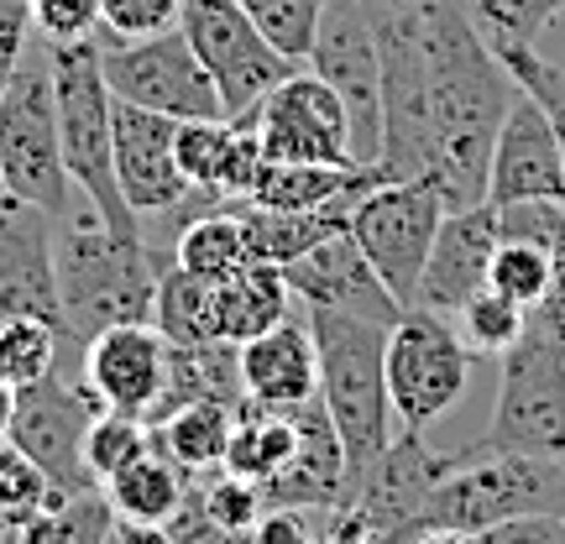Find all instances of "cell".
Instances as JSON below:
<instances>
[{"instance_id": "6da1fadb", "label": "cell", "mask_w": 565, "mask_h": 544, "mask_svg": "<svg viewBox=\"0 0 565 544\" xmlns=\"http://www.w3.org/2000/svg\"><path fill=\"white\" fill-rule=\"evenodd\" d=\"M419 6L424 53H429V110H435V147H440L435 189L450 210H461L487 200L492 141L503 131L508 105L519 100V84L477 32L466 0H419Z\"/></svg>"}, {"instance_id": "7a4b0ae2", "label": "cell", "mask_w": 565, "mask_h": 544, "mask_svg": "<svg viewBox=\"0 0 565 544\" xmlns=\"http://www.w3.org/2000/svg\"><path fill=\"white\" fill-rule=\"evenodd\" d=\"M53 263H58L63 330L68 341H79V356L110 324L152 320L162 257H152L141 236H121L95 210H84L53 236Z\"/></svg>"}, {"instance_id": "3957f363", "label": "cell", "mask_w": 565, "mask_h": 544, "mask_svg": "<svg viewBox=\"0 0 565 544\" xmlns=\"http://www.w3.org/2000/svg\"><path fill=\"white\" fill-rule=\"evenodd\" d=\"M303 320L315 330L320 351V404L335 424L345 445V471L351 492L362 482V471L387 450L393 440V398H387V330L393 324L356 320L341 309H309Z\"/></svg>"}, {"instance_id": "277c9868", "label": "cell", "mask_w": 565, "mask_h": 544, "mask_svg": "<svg viewBox=\"0 0 565 544\" xmlns=\"http://www.w3.org/2000/svg\"><path fill=\"white\" fill-rule=\"evenodd\" d=\"M47 58H53V95H58L68 179L110 231L141 236V215L126 204L121 179H116V95L105 84L100 42H47Z\"/></svg>"}, {"instance_id": "5b68a950", "label": "cell", "mask_w": 565, "mask_h": 544, "mask_svg": "<svg viewBox=\"0 0 565 544\" xmlns=\"http://www.w3.org/2000/svg\"><path fill=\"white\" fill-rule=\"evenodd\" d=\"M377 58H383V179H429L440 173L435 110H429V53H424L419 0H366Z\"/></svg>"}, {"instance_id": "8992f818", "label": "cell", "mask_w": 565, "mask_h": 544, "mask_svg": "<svg viewBox=\"0 0 565 544\" xmlns=\"http://www.w3.org/2000/svg\"><path fill=\"white\" fill-rule=\"evenodd\" d=\"M0 189L21 204H38L53 221L74 210V179L63 168L58 95L47 42L26 47L11 89L0 95Z\"/></svg>"}, {"instance_id": "52a82bcc", "label": "cell", "mask_w": 565, "mask_h": 544, "mask_svg": "<svg viewBox=\"0 0 565 544\" xmlns=\"http://www.w3.org/2000/svg\"><path fill=\"white\" fill-rule=\"evenodd\" d=\"M524 513H561L565 519V461L456 450V466L424 503L419 529L424 534L429 529L482 534V529L524 519Z\"/></svg>"}, {"instance_id": "ba28073f", "label": "cell", "mask_w": 565, "mask_h": 544, "mask_svg": "<svg viewBox=\"0 0 565 544\" xmlns=\"http://www.w3.org/2000/svg\"><path fill=\"white\" fill-rule=\"evenodd\" d=\"M477 456H540L565 461V345L529 335L503 356V383Z\"/></svg>"}, {"instance_id": "9c48e42d", "label": "cell", "mask_w": 565, "mask_h": 544, "mask_svg": "<svg viewBox=\"0 0 565 544\" xmlns=\"http://www.w3.org/2000/svg\"><path fill=\"white\" fill-rule=\"evenodd\" d=\"M445 210L450 204L429 179H387L351 200L345 231H351V242L366 252V263L377 267V278L393 288V299L404 309H414L419 273L429 263V246H435Z\"/></svg>"}, {"instance_id": "30bf717a", "label": "cell", "mask_w": 565, "mask_h": 544, "mask_svg": "<svg viewBox=\"0 0 565 544\" xmlns=\"http://www.w3.org/2000/svg\"><path fill=\"white\" fill-rule=\"evenodd\" d=\"M471 351L461 330L435 309H404L387 330V398L398 429H429L461 404L471 383Z\"/></svg>"}, {"instance_id": "8fae6325", "label": "cell", "mask_w": 565, "mask_h": 544, "mask_svg": "<svg viewBox=\"0 0 565 544\" xmlns=\"http://www.w3.org/2000/svg\"><path fill=\"white\" fill-rule=\"evenodd\" d=\"M179 26L189 47L200 53L204 74L221 89L225 121H246L267 100L273 84H282L294 68H303V63H288L257 32V21L242 11V0H183Z\"/></svg>"}, {"instance_id": "7c38bea8", "label": "cell", "mask_w": 565, "mask_h": 544, "mask_svg": "<svg viewBox=\"0 0 565 544\" xmlns=\"http://www.w3.org/2000/svg\"><path fill=\"white\" fill-rule=\"evenodd\" d=\"M105 84L110 95L141 110H158L173 121H215L225 116L221 89L204 74L200 53L189 47L183 26H168L158 38L137 42H100Z\"/></svg>"}, {"instance_id": "4fadbf2b", "label": "cell", "mask_w": 565, "mask_h": 544, "mask_svg": "<svg viewBox=\"0 0 565 544\" xmlns=\"http://www.w3.org/2000/svg\"><path fill=\"white\" fill-rule=\"evenodd\" d=\"M351 116V152L356 162H377L383 152V58H377V32L366 0H324L320 32L309 47V63Z\"/></svg>"}, {"instance_id": "5bb4252c", "label": "cell", "mask_w": 565, "mask_h": 544, "mask_svg": "<svg viewBox=\"0 0 565 544\" xmlns=\"http://www.w3.org/2000/svg\"><path fill=\"white\" fill-rule=\"evenodd\" d=\"M100 404L89 398V387H74L58 366L38 377L32 387L17 393V408H11V429L6 440L17 445L26 461H38V471L47 477L53 492L63 498H84V492H100V482L89 477L84 466V435L95 424Z\"/></svg>"}, {"instance_id": "9a60e30c", "label": "cell", "mask_w": 565, "mask_h": 544, "mask_svg": "<svg viewBox=\"0 0 565 544\" xmlns=\"http://www.w3.org/2000/svg\"><path fill=\"white\" fill-rule=\"evenodd\" d=\"M267 162H356L345 100L315 68H294L252 110Z\"/></svg>"}, {"instance_id": "2e32d148", "label": "cell", "mask_w": 565, "mask_h": 544, "mask_svg": "<svg viewBox=\"0 0 565 544\" xmlns=\"http://www.w3.org/2000/svg\"><path fill=\"white\" fill-rule=\"evenodd\" d=\"M503 242V215L498 204H461V210H445L435 246H429V263L419 273V294L414 309H435L445 320H456L466 303L487 288L492 273V252Z\"/></svg>"}, {"instance_id": "e0dca14e", "label": "cell", "mask_w": 565, "mask_h": 544, "mask_svg": "<svg viewBox=\"0 0 565 544\" xmlns=\"http://www.w3.org/2000/svg\"><path fill=\"white\" fill-rule=\"evenodd\" d=\"M456 466V456H440L424 445V429H398L387 450L362 471V482L351 492V503H362L377 529L387 534V544H414L424 534V503L429 492L445 482V471Z\"/></svg>"}, {"instance_id": "ac0fdd59", "label": "cell", "mask_w": 565, "mask_h": 544, "mask_svg": "<svg viewBox=\"0 0 565 544\" xmlns=\"http://www.w3.org/2000/svg\"><path fill=\"white\" fill-rule=\"evenodd\" d=\"M79 383L89 387V398L100 408L147 419L152 404L162 398V383H168V341H162V330L152 320L100 330L79 356Z\"/></svg>"}, {"instance_id": "d6986e66", "label": "cell", "mask_w": 565, "mask_h": 544, "mask_svg": "<svg viewBox=\"0 0 565 544\" xmlns=\"http://www.w3.org/2000/svg\"><path fill=\"white\" fill-rule=\"evenodd\" d=\"M17 314H32V320H47L63 330L53 215L0 194V320H17Z\"/></svg>"}, {"instance_id": "ffe728a7", "label": "cell", "mask_w": 565, "mask_h": 544, "mask_svg": "<svg viewBox=\"0 0 565 544\" xmlns=\"http://www.w3.org/2000/svg\"><path fill=\"white\" fill-rule=\"evenodd\" d=\"M116 179H121L126 204L141 221L173 215L194 194V183L179 168V121L116 100Z\"/></svg>"}, {"instance_id": "44dd1931", "label": "cell", "mask_w": 565, "mask_h": 544, "mask_svg": "<svg viewBox=\"0 0 565 544\" xmlns=\"http://www.w3.org/2000/svg\"><path fill=\"white\" fill-rule=\"evenodd\" d=\"M529 200H565V162L555 126L540 110L534 95L519 89L508 105L503 131L492 141V168H487V204H529Z\"/></svg>"}, {"instance_id": "7402d4cb", "label": "cell", "mask_w": 565, "mask_h": 544, "mask_svg": "<svg viewBox=\"0 0 565 544\" xmlns=\"http://www.w3.org/2000/svg\"><path fill=\"white\" fill-rule=\"evenodd\" d=\"M288 294L309 309H341L356 320L398 324L404 303L393 299V288L377 278V267L366 263V252L351 242V231H335L330 242H320L315 252H303L299 263L282 267Z\"/></svg>"}, {"instance_id": "603a6c76", "label": "cell", "mask_w": 565, "mask_h": 544, "mask_svg": "<svg viewBox=\"0 0 565 544\" xmlns=\"http://www.w3.org/2000/svg\"><path fill=\"white\" fill-rule=\"evenodd\" d=\"M294 419H299V450L263 487L267 508H303V513L324 508V513H335L341 503H351V471H345L341 435H335V424H330L320 398L294 408Z\"/></svg>"}, {"instance_id": "cb8c5ba5", "label": "cell", "mask_w": 565, "mask_h": 544, "mask_svg": "<svg viewBox=\"0 0 565 544\" xmlns=\"http://www.w3.org/2000/svg\"><path fill=\"white\" fill-rule=\"evenodd\" d=\"M242 387L246 404L282 408V414L320 398V351L303 314H288L267 335L242 345Z\"/></svg>"}, {"instance_id": "d4e9b609", "label": "cell", "mask_w": 565, "mask_h": 544, "mask_svg": "<svg viewBox=\"0 0 565 544\" xmlns=\"http://www.w3.org/2000/svg\"><path fill=\"white\" fill-rule=\"evenodd\" d=\"M189 404H225V408L246 404L242 345H231V341L168 345V383H162V398L152 404L147 424L168 419L173 408H189Z\"/></svg>"}, {"instance_id": "484cf974", "label": "cell", "mask_w": 565, "mask_h": 544, "mask_svg": "<svg viewBox=\"0 0 565 544\" xmlns=\"http://www.w3.org/2000/svg\"><path fill=\"white\" fill-rule=\"evenodd\" d=\"M189 487H194V477H189V471H183V466L173 461L158 440H152L137 461H126L121 471L105 482V498H110V508H116V519H121V524L162 529L173 513H179L183 498H189Z\"/></svg>"}, {"instance_id": "4316f807", "label": "cell", "mask_w": 565, "mask_h": 544, "mask_svg": "<svg viewBox=\"0 0 565 544\" xmlns=\"http://www.w3.org/2000/svg\"><path fill=\"white\" fill-rule=\"evenodd\" d=\"M294 294H288V278L282 267H263V263H246L236 278L215 282V330L221 341L246 345L267 335L273 324H282L294 314Z\"/></svg>"}, {"instance_id": "83f0119b", "label": "cell", "mask_w": 565, "mask_h": 544, "mask_svg": "<svg viewBox=\"0 0 565 544\" xmlns=\"http://www.w3.org/2000/svg\"><path fill=\"white\" fill-rule=\"evenodd\" d=\"M294 450H299V419H294V408L282 414V408L242 404L236 408V429H231V450H225L221 471L267 487L282 466L294 461Z\"/></svg>"}, {"instance_id": "f1b7e54d", "label": "cell", "mask_w": 565, "mask_h": 544, "mask_svg": "<svg viewBox=\"0 0 565 544\" xmlns=\"http://www.w3.org/2000/svg\"><path fill=\"white\" fill-rule=\"evenodd\" d=\"M231 429H236V408L189 404V408H173L168 419L152 424V440H158L162 450L194 477V482H204V477H215V471L225 466Z\"/></svg>"}, {"instance_id": "f546056e", "label": "cell", "mask_w": 565, "mask_h": 544, "mask_svg": "<svg viewBox=\"0 0 565 544\" xmlns=\"http://www.w3.org/2000/svg\"><path fill=\"white\" fill-rule=\"evenodd\" d=\"M173 263L183 273H194L204 282H225L236 278L252 257H246V231H242V215L221 204V210H204L194 221L179 231V246H173Z\"/></svg>"}, {"instance_id": "4dcf8cb0", "label": "cell", "mask_w": 565, "mask_h": 544, "mask_svg": "<svg viewBox=\"0 0 565 544\" xmlns=\"http://www.w3.org/2000/svg\"><path fill=\"white\" fill-rule=\"evenodd\" d=\"M152 324L162 330L168 345L221 341V330H215V282H204L194 273H183L179 263H168L158 278V299H152Z\"/></svg>"}, {"instance_id": "1f68e13d", "label": "cell", "mask_w": 565, "mask_h": 544, "mask_svg": "<svg viewBox=\"0 0 565 544\" xmlns=\"http://www.w3.org/2000/svg\"><path fill=\"white\" fill-rule=\"evenodd\" d=\"M116 529H121V519L105 492H84V498L53 492L38 519L11 534V544H110Z\"/></svg>"}, {"instance_id": "d6a6232c", "label": "cell", "mask_w": 565, "mask_h": 544, "mask_svg": "<svg viewBox=\"0 0 565 544\" xmlns=\"http://www.w3.org/2000/svg\"><path fill=\"white\" fill-rule=\"evenodd\" d=\"M58 341L63 330L47 320H32V314H17V320H0V383L21 393L38 377H47L58 366Z\"/></svg>"}, {"instance_id": "836d02e7", "label": "cell", "mask_w": 565, "mask_h": 544, "mask_svg": "<svg viewBox=\"0 0 565 544\" xmlns=\"http://www.w3.org/2000/svg\"><path fill=\"white\" fill-rule=\"evenodd\" d=\"M524 324H529V309L513 303L508 294H498V288H482V294L456 314V330H461L466 351H471V356H487V362H503L508 351L524 341Z\"/></svg>"}, {"instance_id": "e575fe53", "label": "cell", "mask_w": 565, "mask_h": 544, "mask_svg": "<svg viewBox=\"0 0 565 544\" xmlns=\"http://www.w3.org/2000/svg\"><path fill=\"white\" fill-rule=\"evenodd\" d=\"M466 11L487 38V47H513V42L540 47L545 26L565 11V0H466Z\"/></svg>"}, {"instance_id": "d590c367", "label": "cell", "mask_w": 565, "mask_h": 544, "mask_svg": "<svg viewBox=\"0 0 565 544\" xmlns=\"http://www.w3.org/2000/svg\"><path fill=\"white\" fill-rule=\"evenodd\" d=\"M147 445H152V424L147 419L116 414V408H100V414H95L89 435H84V466H89V477L100 482V492L126 461H137Z\"/></svg>"}, {"instance_id": "8d00e7d4", "label": "cell", "mask_w": 565, "mask_h": 544, "mask_svg": "<svg viewBox=\"0 0 565 544\" xmlns=\"http://www.w3.org/2000/svg\"><path fill=\"white\" fill-rule=\"evenodd\" d=\"M487 288L508 294L513 303L524 309H540L555 288V267L534 242H519V236H503L498 252H492V273H487Z\"/></svg>"}, {"instance_id": "74e56055", "label": "cell", "mask_w": 565, "mask_h": 544, "mask_svg": "<svg viewBox=\"0 0 565 544\" xmlns=\"http://www.w3.org/2000/svg\"><path fill=\"white\" fill-rule=\"evenodd\" d=\"M242 11L257 21V32H263L288 63H309V47H315V32H320V17H324V0H242Z\"/></svg>"}, {"instance_id": "f35d334b", "label": "cell", "mask_w": 565, "mask_h": 544, "mask_svg": "<svg viewBox=\"0 0 565 544\" xmlns=\"http://www.w3.org/2000/svg\"><path fill=\"white\" fill-rule=\"evenodd\" d=\"M503 68L513 74V84L540 100V110L550 116L555 126V141H561V162H565V63L550 58L545 47H524V42H513V47H492Z\"/></svg>"}, {"instance_id": "ab89813d", "label": "cell", "mask_w": 565, "mask_h": 544, "mask_svg": "<svg viewBox=\"0 0 565 544\" xmlns=\"http://www.w3.org/2000/svg\"><path fill=\"white\" fill-rule=\"evenodd\" d=\"M231 141H236V121H225V116H215V121H179V168H183V179L194 183V189H204V194H221Z\"/></svg>"}, {"instance_id": "60d3db41", "label": "cell", "mask_w": 565, "mask_h": 544, "mask_svg": "<svg viewBox=\"0 0 565 544\" xmlns=\"http://www.w3.org/2000/svg\"><path fill=\"white\" fill-rule=\"evenodd\" d=\"M53 498L47 477L38 471V461H26L11 440H0V529L17 534L21 524H32Z\"/></svg>"}, {"instance_id": "b9f144b4", "label": "cell", "mask_w": 565, "mask_h": 544, "mask_svg": "<svg viewBox=\"0 0 565 544\" xmlns=\"http://www.w3.org/2000/svg\"><path fill=\"white\" fill-rule=\"evenodd\" d=\"M200 498H204V513L215 519L221 529H231V534H252L257 529V519L267 513V498L257 482H242V477H231V471H215V477H204Z\"/></svg>"}, {"instance_id": "7bdbcfd3", "label": "cell", "mask_w": 565, "mask_h": 544, "mask_svg": "<svg viewBox=\"0 0 565 544\" xmlns=\"http://www.w3.org/2000/svg\"><path fill=\"white\" fill-rule=\"evenodd\" d=\"M183 0H100V26L110 42L158 38L168 26H179Z\"/></svg>"}, {"instance_id": "ee69618b", "label": "cell", "mask_w": 565, "mask_h": 544, "mask_svg": "<svg viewBox=\"0 0 565 544\" xmlns=\"http://www.w3.org/2000/svg\"><path fill=\"white\" fill-rule=\"evenodd\" d=\"M42 42H84L100 26V0H26Z\"/></svg>"}, {"instance_id": "f6af8a7d", "label": "cell", "mask_w": 565, "mask_h": 544, "mask_svg": "<svg viewBox=\"0 0 565 544\" xmlns=\"http://www.w3.org/2000/svg\"><path fill=\"white\" fill-rule=\"evenodd\" d=\"M162 529H168L173 544H246V534H231V529H221L210 513H204L200 487H189V498H183L179 513H173Z\"/></svg>"}, {"instance_id": "bcb514c9", "label": "cell", "mask_w": 565, "mask_h": 544, "mask_svg": "<svg viewBox=\"0 0 565 544\" xmlns=\"http://www.w3.org/2000/svg\"><path fill=\"white\" fill-rule=\"evenodd\" d=\"M26 47H32V6L26 0H0V95L11 89Z\"/></svg>"}, {"instance_id": "7dc6e473", "label": "cell", "mask_w": 565, "mask_h": 544, "mask_svg": "<svg viewBox=\"0 0 565 544\" xmlns=\"http://www.w3.org/2000/svg\"><path fill=\"white\" fill-rule=\"evenodd\" d=\"M477 544H565V519L561 513H524V519H508L492 524L482 534H471Z\"/></svg>"}, {"instance_id": "c3c4849f", "label": "cell", "mask_w": 565, "mask_h": 544, "mask_svg": "<svg viewBox=\"0 0 565 544\" xmlns=\"http://www.w3.org/2000/svg\"><path fill=\"white\" fill-rule=\"evenodd\" d=\"M324 544H387V534L377 529V519L362 503H341L330 513V529L320 534Z\"/></svg>"}, {"instance_id": "681fc988", "label": "cell", "mask_w": 565, "mask_h": 544, "mask_svg": "<svg viewBox=\"0 0 565 544\" xmlns=\"http://www.w3.org/2000/svg\"><path fill=\"white\" fill-rule=\"evenodd\" d=\"M126 544H173L168 540V529H152V524H121Z\"/></svg>"}, {"instance_id": "f907efd6", "label": "cell", "mask_w": 565, "mask_h": 544, "mask_svg": "<svg viewBox=\"0 0 565 544\" xmlns=\"http://www.w3.org/2000/svg\"><path fill=\"white\" fill-rule=\"evenodd\" d=\"M414 544H477L471 534H450V529H429V534H419Z\"/></svg>"}, {"instance_id": "816d5d0a", "label": "cell", "mask_w": 565, "mask_h": 544, "mask_svg": "<svg viewBox=\"0 0 565 544\" xmlns=\"http://www.w3.org/2000/svg\"><path fill=\"white\" fill-rule=\"evenodd\" d=\"M11 408H17V393L0 383V440H6V429H11Z\"/></svg>"}, {"instance_id": "f5cc1de1", "label": "cell", "mask_w": 565, "mask_h": 544, "mask_svg": "<svg viewBox=\"0 0 565 544\" xmlns=\"http://www.w3.org/2000/svg\"><path fill=\"white\" fill-rule=\"evenodd\" d=\"M110 544H126V534H121V529H116V534H110Z\"/></svg>"}, {"instance_id": "db71d44e", "label": "cell", "mask_w": 565, "mask_h": 544, "mask_svg": "<svg viewBox=\"0 0 565 544\" xmlns=\"http://www.w3.org/2000/svg\"><path fill=\"white\" fill-rule=\"evenodd\" d=\"M0 544H11V534H6V529H0Z\"/></svg>"}, {"instance_id": "11a10c76", "label": "cell", "mask_w": 565, "mask_h": 544, "mask_svg": "<svg viewBox=\"0 0 565 544\" xmlns=\"http://www.w3.org/2000/svg\"><path fill=\"white\" fill-rule=\"evenodd\" d=\"M0 194H6V189H0Z\"/></svg>"}]
</instances>
